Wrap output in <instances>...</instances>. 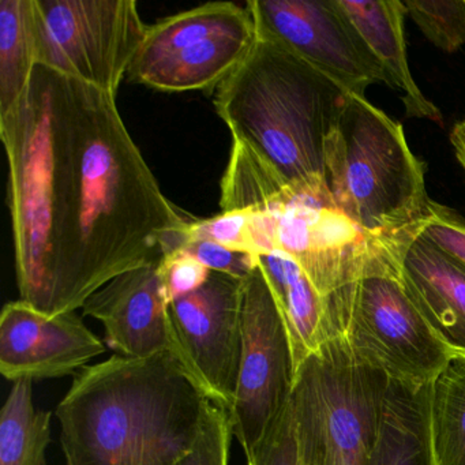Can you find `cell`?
Wrapping results in <instances>:
<instances>
[{
    "mask_svg": "<svg viewBox=\"0 0 465 465\" xmlns=\"http://www.w3.org/2000/svg\"><path fill=\"white\" fill-rule=\"evenodd\" d=\"M0 137L18 292L35 309L77 312L186 241L192 219L160 189L115 94L37 64Z\"/></svg>",
    "mask_w": 465,
    "mask_h": 465,
    "instance_id": "1",
    "label": "cell"
},
{
    "mask_svg": "<svg viewBox=\"0 0 465 465\" xmlns=\"http://www.w3.org/2000/svg\"><path fill=\"white\" fill-rule=\"evenodd\" d=\"M208 399L171 353L85 367L55 411L66 465H175L197 440Z\"/></svg>",
    "mask_w": 465,
    "mask_h": 465,
    "instance_id": "2",
    "label": "cell"
},
{
    "mask_svg": "<svg viewBox=\"0 0 465 465\" xmlns=\"http://www.w3.org/2000/svg\"><path fill=\"white\" fill-rule=\"evenodd\" d=\"M347 92L257 35L252 50L220 84L214 107L233 141L249 148L295 193H329L326 143Z\"/></svg>",
    "mask_w": 465,
    "mask_h": 465,
    "instance_id": "3",
    "label": "cell"
},
{
    "mask_svg": "<svg viewBox=\"0 0 465 465\" xmlns=\"http://www.w3.org/2000/svg\"><path fill=\"white\" fill-rule=\"evenodd\" d=\"M334 205L366 235L410 243L429 212L424 165L411 152L401 124L348 94L326 143Z\"/></svg>",
    "mask_w": 465,
    "mask_h": 465,
    "instance_id": "4",
    "label": "cell"
},
{
    "mask_svg": "<svg viewBox=\"0 0 465 465\" xmlns=\"http://www.w3.org/2000/svg\"><path fill=\"white\" fill-rule=\"evenodd\" d=\"M410 244H385L372 252L347 292L331 299V337H340L363 363L391 381L431 385L453 353L416 307L401 277Z\"/></svg>",
    "mask_w": 465,
    "mask_h": 465,
    "instance_id": "5",
    "label": "cell"
},
{
    "mask_svg": "<svg viewBox=\"0 0 465 465\" xmlns=\"http://www.w3.org/2000/svg\"><path fill=\"white\" fill-rule=\"evenodd\" d=\"M389 381L340 337L309 356L290 400L299 465H367Z\"/></svg>",
    "mask_w": 465,
    "mask_h": 465,
    "instance_id": "6",
    "label": "cell"
},
{
    "mask_svg": "<svg viewBox=\"0 0 465 465\" xmlns=\"http://www.w3.org/2000/svg\"><path fill=\"white\" fill-rule=\"evenodd\" d=\"M255 39L246 6L203 5L149 25L127 80L167 94L216 91Z\"/></svg>",
    "mask_w": 465,
    "mask_h": 465,
    "instance_id": "7",
    "label": "cell"
},
{
    "mask_svg": "<svg viewBox=\"0 0 465 465\" xmlns=\"http://www.w3.org/2000/svg\"><path fill=\"white\" fill-rule=\"evenodd\" d=\"M37 64L118 94L148 26L135 0H35Z\"/></svg>",
    "mask_w": 465,
    "mask_h": 465,
    "instance_id": "8",
    "label": "cell"
},
{
    "mask_svg": "<svg viewBox=\"0 0 465 465\" xmlns=\"http://www.w3.org/2000/svg\"><path fill=\"white\" fill-rule=\"evenodd\" d=\"M249 230L254 254L288 255L328 298L356 284L375 250L385 244H408L366 235L337 209L331 192L292 193L263 213H249Z\"/></svg>",
    "mask_w": 465,
    "mask_h": 465,
    "instance_id": "9",
    "label": "cell"
},
{
    "mask_svg": "<svg viewBox=\"0 0 465 465\" xmlns=\"http://www.w3.org/2000/svg\"><path fill=\"white\" fill-rule=\"evenodd\" d=\"M295 378L290 331L258 265L243 280L241 367L228 411L233 437L246 459L262 445L287 408Z\"/></svg>",
    "mask_w": 465,
    "mask_h": 465,
    "instance_id": "10",
    "label": "cell"
},
{
    "mask_svg": "<svg viewBox=\"0 0 465 465\" xmlns=\"http://www.w3.org/2000/svg\"><path fill=\"white\" fill-rule=\"evenodd\" d=\"M260 36L273 40L341 86L363 96L385 83L377 59L340 7L339 0H249Z\"/></svg>",
    "mask_w": 465,
    "mask_h": 465,
    "instance_id": "11",
    "label": "cell"
},
{
    "mask_svg": "<svg viewBox=\"0 0 465 465\" xmlns=\"http://www.w3.org/2000/svg\"><path fill=\"white\" fill-rule=\"evenodd\" d=\"M243 280L211 272L205 284L170 304L184 363L209 399L230 411L242 358Z\"/></svg>",
    "mask_w": 465,
    "mask_h": 465,
    "instance_id": "12",
    "label": "cell"
},
{
    "mask_svg": "<svg viewBox=\"0 0 465 465\" xmlns=\"http://www.w3.org/2000/svg\"><path fill=\"white\" fill-rule=\"evenodd\" d=\"M104 352L75 312L47 315L21 299L2 310L0 372L10 382L75 375Z\"/></svg>",
    "mask_w": 465,
    "mask_h": 465,
    "instance_id": "13",
    "label": "cell"
},
{
    "mask_svg": "<svg viewBox=\"0 0 465 465\" xmlns=\"http://www.w3.org/2000/svg\"><path fill=\"white\" fill-rule=\"evenodd\" d=\"M159 263L133 269L108 282L84 303V315L103 323L104 342L116 355L143 359L171 353L186 367Z\"/></svg>",
    "mask_w": 465,
    "mask_h": 465,
    "instance_id": "14",
    "label": "cell"
},
{
    "mask_svg": "<svg viewBox=\"0 0 465 465\" xmlns=\"http://www.w3.org/2000/svg\"><path fill=\"white\" fill-rule=\"evenodd\" d=\"M401 277L435 334L465 358V266L419 233L402 255Z\"/></svg>",
    "mask_w": 465,
    "mask_h": 465,
    "instance_id": "15",
    "label": "cell"
},
{
    "mask_svg": "<svg viewBox=\"0 0 465 465\" xmlns=\"http://www.w3.org/2000/svg\"><path fill=\"white\" fill-rule=\"evenodd\" d=\"M348 20L385 73L386 84L401 94L408 116L440 124V110L416 85L407 61L404 5L400 0H339Z\"/></svg>",
    "mask_w": 465,
    "mask_h": 465,
    "instance_id": "16",
    "label": "cell"
},
{
    "mask_svg": "<svg viewBox=\"0 0 465 465\" xmlns=\"http://www.w3.org/2000/svg\"><path fill=\"white\" fill-rule=\"evenodd\" d=\"M262 269L290 331L296 371L331 337V298L322 295L306 272L280 252H260Z\"/></svg>",
    "mask_w": 465,
    "mask_h": 465,
    "instance_id": "17",
    "label": "cell"
},
{
    "mask_svg": "<svg viewBox=\"0 0 465 465\" xmlns=\"http://www.w3.org/2000/svg\"><path fill=\"white\" fill-rule=\"evenodd\" d=\"M367 465H438L432 445L431 385L389 381Z\"/></svg>",
    "mask_w": 465,
    "mask_h": 465,
    "instance_id": "18",
    "label": "cell"
},
{
    "mask_svg": "<svg viewBox=\"0 0 465 465\" xmlns=\"http://www.w3.org/2000/svg\"><path fill=\"white\" fill-rule=\"evenodd\" d=\"M35 0L0 2V116L7 115L28 89L37 66Z\"/></svg>",
    "mask_w": 465,
    "mask_h": 465,
    "instance_id": "19",
    "label": "cell"
},
{
    "mask_svg": "<svg viewBox=\"0 0 465 465\" xmlns=\"http://www.w3.org/2000/svg\"><path fill=\"white\" fill-rule=\"evenodd\" d=\"M51 411L34 402V381L20 380L0 412V465H47Z\"/></svg>",
    "mask_w": 465,
    "mask_h": 465,
    "instance_id": "20",
    "label": "cell"
},
{
    "mask_svg": "<svg viewBox=\"0 0 465 465\" xmlns=\"http://www.w3.org/2000/svg\"><path fill=\"white\" fill-rule=\"evenodd\" d=\"M432 445L438 465H465V358L453 356L431 383Z\"/></svg>",
    "mask_w": 465,
    "mask_h": 465,
    "instance_id": "21",
    "label": "cell"
},
{
    "mask_svg": "<svg viewBox=\"0 0 465 465\" xmlns=\"http://www.w3.org/2000/svg\"><path fill=\"white\" fill-rule=\"evenodd\" d=\"M291 193L293 190L284 186L249 148L233 141L222 179V212L263 213Z\"/></svg>",
    "mask_w": 465,
    "mask_h": 465,
    "instance_id": "22",
    "label": "cell"
},
{
    "mask_svg": "<svg viewBox=\"0 0 465 465\" xmlns=\"http://www.w3.org/2000/svg\"><path fill=\"white\" fill-rule=\"evenodd\" d=\"M402 5L435 47L451 54L465 45V0H402Z\"/></svg>",
    "mask_w": 465,
    "mask_h": 465,
    "instance_id": "23",
    "label": "cell"
},
{
    "mask_svg": "<svg viewBox=\"0 0 465 465\" xmlns=\"http://www.w3.org/2000/svg\"><path fill=\"white\" fill-rule=\"evenodd\" d=\"M232 437L230 412L208 399L197 440L175 465H228Z\"/></svg>",
    "mask_w": 465,
    "mask_h": 465,
    "instance_id": "24",
    "label": "cell"
},
{
    "mask_svg": "<svg viewBox=\"0 0 465 465\" xmlns=\"http://www.w3.org/2000/svg\"><path fill=\"white\" fill-rule=\"evenodd\" d=\"M176 252L192 255L212 272L230 274L244 280L258 266V255L242 250L230 249L205 239L187 238Z\"/></svg>",
    "mask_w": 465,
    "mask_h": 465,
    "instance_id": "25",
    "label": "cell"
},
{
    "mask_svg": "<svg viewBox=\"0 0 465 465\" xmlns=\"http://www.w3.org/2000/svg\"><path fill=\"white\" fill-rule=\"evenodd\" d=\"M420 235L465 266V219L456 212L430 201Z\"/></svg>",
    "mask_w": 465,
    "mask_h": 465,
    "instance_id": "26",
    "label": "cell"
},
{
    "mask_svg": "<svg viewBox=\"0 0 465 465\" xmlns=\"http://www.w3.org/2000/svg\"><path fill=\"white\" fill-rule=\"evenodd\" d=\"M186 236L205 239L230 249L252 252L250 243L249 213L244 212H222L211 219L192 220L187 227Z\"/></svg>",
    "mask_w": 465,
    "mask_h": 465,
    "instance_id": "27",
    "label": "cell"
},
{
    "mask_svg": "<svg viewBox=\"0 0 465 465\" xmlns=\"http://www.w3.org/2000/svg\"><path fill=\"white\" fill-rule=\"evenodd\" d=\"M211 272L192 255L182 252L165 255L159 263L160 279L170 304L200 290Z\"/></svg>",
    "mask_w": 465,
    "mask_h": 465,
    "instance_id": "28",
    "label": "cell"
},
{
    "mask_svg": "<svg viewBox=\"0 0 465 465\" xmlns=\"http://www.w3.org/2000/svg\"><path fill=\"white\" fill-rule=\"evenodd\" d=\"M247 465H299L295 435L287 429L272 432L260 449L247 459Z\"/></svg>",
    "mask_w": 465,
    "mask_h": 465,
    "instance_id": "29",
    "label": "cell"
},
{
    "mask_svg": "<svg viewBox=\"0 0 465 465\" xmlns=\"http://www.w3.org/2000/svg\"><path fill=\"white\" fill-rule=\"evenodd\" d=\"M451 145H453L454 153H456L457 162L461 165L465 173V119L460 121L451 130Z\"/></svg>",
    "mask_w": 465,
    "mask_h": 465,
    "instance_id": "30",
    "label": "cell"
}]
</instances>
